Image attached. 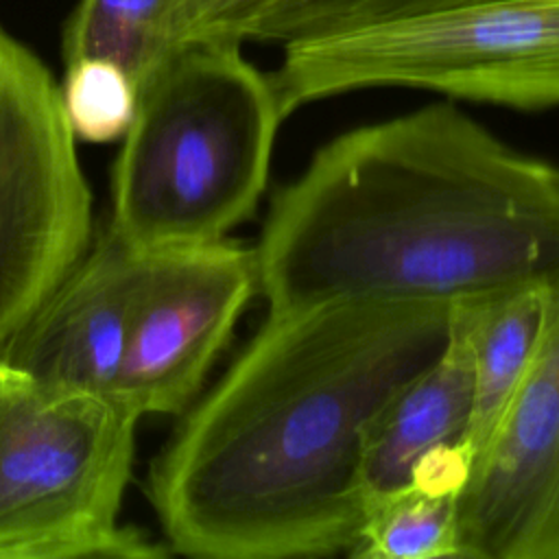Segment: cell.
Segmentation results:
<instances>
[{"mask_svg": "<svg viewBox=\"0 0 559 559\" xmlns=\"http://www.w3.org/2000/svg\"><path fill=\"white\" fill-rule=\"evenodd\" d=\"M253 251L269 312L552 288L559 166L432 103L323 144L273 194Z\"/></svg>", "mask_w": 559, "mask_h": 559, "instance_id": "7a4b0ae2", "label": "cell"}, {"mask_svg": "<svg viewBox=\"0 0 559 559\" xmlns=\"http://www.w3.org/2000/svg\"><path fill=\"white\" fill-rule=\"evenodd\" d=\"M542 559H559V483H557V491H555V500H552V509H550V518L544 535Z\"/></svg>", "mask_w": 559, "mask_h": 559, "instance_id": "2e32d148", "label": "cell"}, {"mask_svg": "<svg viewBox=\"0 0 559 559\" xmlns=\"http://www.w3.org/2000/svg\"><path fill=\"white\" fill-rule=\"evenodd\" d=\"M456 498L406 485L376 500L349 555L358 559H461Z\"/></svg>", "mask_w": 559, "mask_h": 559, "instance_id": "7c38bea8", "label": "cell"}, {"mask_svg": "<svg viewBox=\"0 0 559 559\" xmlns=\"http://www.w3.org/2000/svg\"><path fill=\"white\" fill-rule=\"evenodd\" d=\"M181 48L179 0H81L63 31V59L118 63L140 92Z\"/></svg>", "mask_w": 559, "mask_h": 559, "instance_id": "8fae6325", "label": "cell"}, {"mask_svg": "<svg viewBox=\"0 0 559 559\" xmlns=\"http://www.w3.org/2000/svg\"><path fill=\"white\" fill-rule=\"evenodd\" d=\"M59 90L76 140L92 144L122 140L135 118L138 90L129 74L109 59L68 61Z\"/></svg>", "mask_w": 559, "mask_h": 559, "instance_id": "5bb4252c", "label": "cell"}, {"mask_svg": "<svg viewBox=\"0 0 559 559\" xmlns=\"http://www.w3.org/2000/svg\"><path fill=\"white\" fill-rule=\"evenodd\" d=\"M546 286H528L472 301L474 393L472 413L459 443L472 465L489 443L522 384L546 325Z\"/></svg>", "mask_w": 559, "mask_h": 559, "instance_id": "30bf717a", "label": "cell"}, {"mask_svg": "<svg viewBox=\"0 0 559 559\" xmlns=\"http://www.w3.org/2000/svg\"><path fill=\"white\" fill-rule=\"evenodd\" d=\"M142 417L116 395L55 391L0 358V559H155L120 522Z\"/></svg>", "mask_w": 559, "mask_h": 559, "instance_id": "277c9868", "label": "cell"}, {"mask_svg": "<svg viewBox=\"0 0 559 559\" xmlns=\"http://www.w3.org/2000/svg\"><path fill=\"white\" fill-rule=\"evenodd\" d=\"M144 251L107 227L0 347L39 384L114 395L142 282Z\"/></svg>", "mask_w": 559, "mask_h": 559, "instance_id": "ba28073f", "label": "cell"}, {"mask_svg": "<svg viewBox=\"0 0 559 559\" xmlns=\"http://www.w3.org/2000/svg\"><path fill=\"white\" fill-rule=\"evenodd\" d=\"M255 293V251L236 240L144 251L114 395L140 417L181 415Z\"/></svg>", "mask_w": 559, "mask_h": 559, "instance_id": "52a82bcc", "label": "cell"}, {"mask_svg": "<svg viewBox=\"0 0 559 559\" xmlns=\"http://www.w3.org/2000/svg\"><path fill=\"white\" fill-rule=\"evenodd\" d=\"M441 301H330L266 319L183 413L146 476L170 552H352L369 432L443 349Z\"/></svg>", "mask_w": 559, "mask_h": 559, "instance_id": "6da1fadb", "label": "cell"}, {"mask_svg": "<svg viewBox=\"0 0 559 559\" xmlns=\"http://www.w3.org/2000/svg\"><path fill=\"white\" fill-rule=\"evenodd\" d=\"M284 120L238 41H190L138 92L111 166L107 229L138 251L227 238L266 190Z\"/></svg>", "mask_w": 559, "mask_h": 559, "instance_id": "3957f363", "label": "cell"}, {"mask_svg": "<svg viewBox=\"0 0 559 559\" xmlns=\"http://www.w3.org/2000/svg\"><path fill=\"white\" fill-rule=\"evenodd\" d=\"M269 79L284 118L365 87H417L513 109L557 107L559 0H493L284 44Z\"/></svg>", "mask_w": 559, "mask_h": 559, "instance_id": "5b68a950", "label": "cell"}, {"mask_svg": "<svg viewBox=\"0 0 559 559\" xmlns=\"http://www.w3.org/2000/svg\"><path fill=\"white\" fill-rule=\"evenodd\" d=\"M474 343L472 301L450 306L441 354L378 417L369 432L362 485L369 507L406 487L413 465L430 448L459 441L472 413Z\"/></svg>", "mask_w": 559, "mask_h": 559, "instance_id": "9c48e42d", "label": "cell"}, {"mask_svg": "<svg viewBox=\"0 0 559 559\" xmlns=\"http://www.w3.org/2000/svg\"><path fill=\"white\" fill-rule=\"evenodd\" d=\"M493 0H282L249 31L253 41H306L439 15Z\"/></svg>", "mask_w": 559, "mask_h": 559, "instance_id": "4fadbf2b", "label": "cell"}, {"mask_svg": "<svg viewBox=\"0 0 559 559\" xmlns=\"http://www.w3.org/2000/svg\"><path fill=\"white\" fill-rule=\"evenodd\" d=\"M92 242V192L44 61L0 28V347Z\"/></svg>", "mask_w": 559, "mask_h": 559, "instance_id": "8992f818", "label": "cell"}, {"mask_svg": "<svg viewBox=\"0 0 559 559\" xmlns=\"http://www.w3.org/2000/svg\"><path fill=\"white\" fill-rule=\"evenodd\" d=\"M282 0H179V39L242 44L251 26Z\"/></svg>", "mask_w": 559, "mask_h": 559, "instance_id": "9a60e30c", "label": "cell"}]
</instances>
